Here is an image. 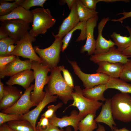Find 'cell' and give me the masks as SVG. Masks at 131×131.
Here are the masks:
<instances>
[{
  "instance_id": "obj_13",
  "label": "cell",
  "mask_w": 131,
  "mask_h": 131,
  "mask_svg": "<svg viewBox=\"0 0 131 131\" xmlns=\"http://www.w3.org/2000/svg\"><path fill=\"white\" fill-rule=\"evenodd\" d=\"M131 57L124 55L122 52L118 50L115 46L106 52L91 56L90 59L95 63L100 61H106L112 63H120L124 64L130 60L128 58Z\"/></svg>"
},
{
  "instance_id": "obj_36",
  "label": "cell",
  "mask_w": 131,
  "mask_h": 131,
  "mask_svg": "<svg viewBox=\"0 0 131 131\" xmlns=\"http://www.w3.org/2000/svg\"><path fill=\"white\" fill-rule=\"evenodd\" d=\"M64 75V78L66 83L71 88L74 89V86L71 76L68 70L65 69L63 66H59Z\"/></svg>"
},
{
  "instance_id": "obj_5",
  "label": "cell",
  "mask_w": 131,
  "mask_h": 131,
  "mask_svg": "<svg viewBox=\"0 0 131 131\" xmlns=\"http://www.w3.org/2000/svg\"><path fill=\"white\" fill-rule=\"evenodd\" d=\"M74 89L71 94L73 103L67 107L64 111L70 106H75L79 110V116L82 119L88 114H96L97 111L103 105V103L90 100L84 97L82 90L79 85L75 86Z\"/></svg>"
},
{
  "instance_id": "obj_48",
  "label": "cell",
  "mask_w": 131,
  "mask_h": 131,
  "mask_svg": "<svg viewBox=\"0 0 131 131\" xmlns=\"http://www.w3.org/2000/svg\"><path fill=\"white\" fill-rule=\"evenodd\" d=\"M8 37L3 32L0 30V39L6 38Z\"/></svg>"
},
{
  "instance_id": "obj_9",
  "label": "cell",
  "mask_w": 131,
  "mask_h": 131,
  "mask_svg": "<svg viewBox=\"0 0 131 131\" xmlns=\"http://www.w3.org/2000/svg\"><path fill=\"white\" fill-rule=\"evenodd\" d=\"M74 72L83 82L85 88H90L100 84H106L110 77L106 74L97 73L88 74L83 72L76 62L68 60Z\"/></svg>"
},
{
  "instance_id": "obj_50",
  "label": "cell",
  "mask_w": 131,
  "mask_h": 131,
  "mask_svg": "<svg viewBox=\"0 0 131 131\" xmlns=\"http://www.w3.org/2000/svg\"><path fill=\"white\" fill-rule=\"evenodd\" d=\"M13 1L14 0H0V3H1L4 2H8V1Z\"/></svg>"
},
{
  "instance_id": "obj_20",
  "label": "cell",
  "mask_w": 131,
  "mask_h": 131,
  "mask_svg": "<svg viewBox=\"0 0 131 131\" xmlns=\"http://www.w3.org/2000/svg\"><path fill=\"white\" fill-rule=\"evenodd\" d=\"M114 120L111 108V99L107 98L102 106L100 114L94 120L97 123H102L107 125L113 131L116 129L113 126H116Z\"/></svg>"
},
{
  "instance_id": "obj_41",
  "label": "cell",
  "mask_w": 131,
  "mask_h": 131,
  "mask_svg": "<svg viewBox=\"0 0 131 131\" xmlns=\"http://www.w3.org/2000/svg\"><path fill=\"white\" fill-rule=\"evenodd\" d=\"M36 131H65L62 129H60L58 127L50 124L45 129L41 128L36 129Z\"/></svg>"
},
{
  "instance_id": "obj_7",
  "label": "cell",
  "mask_w": 131,
  "mask_h": 131,
  "mask_svg": "<svg viewBox=\"0 0 131 131\" xmlns=\"http://www.w3.org/2000/svg\"><path fill=\"white\" fill-rule=\"evenodd\" d=\"M0 25V30L13 39L16 42L20 40L28 32V30L31 29L30 23L19 19L1 21Z\"/></svg>"
},
{
  "instance_id": "obj_44",
  "label": "cell",
  "mask_w": 131,
  "mask_h": 131,
  "mask_svg": "<svg viewBox=\"0 0 131 131\" xmlns=\"http://www.w3.org/2000/svg\"><path fill=\"white\" fill-rule=\"evenodd\" d=\"M122 52L125 56L131 57V45L123 51Z\"/></svg>"
},
{
  "instance_id": "obj_19",
  "label": "cell",
  "mask_w": 131,
  "mask_h": 131,
  "mask_svg": "<svg viewBox=\"0 0 131 131\" xmlns=\"http://www.w3.org/2000/svg\"><path fill=\"white\" fill-rule=\"evenodd\" d=\"M35 78L33 71L31 69L23 71L10 76L6 82L8 86L17 84L22 86L25 90L31 85Z\"/></svg>"
},
{
  "instance_id": "obj_43",
  "label": "cell",
  "mask_w": 131,
  "mask_h": 131,
  "mask_svg": "<svg viewBox=\"0 0 131 131\" xmlns=\"http://www.w3.org/2000/svg\"><path fill=\"white\" fill-rule=\"evenodd\" d=\"M0 131H14L7 125L6 123L0 125Z\"/></svg>"
},
{
  "instance_id": "obj_10",
  "label": "cell",
  "mask_w": 131,
  "mask_h": 131,
  "mask_svg": "<svg viewBox=\"0 0 131 131\" xmlns=\"http://www.w3.org/2000/svg\"><path fill=\"white\" fill-rule=\"evenodd\" d=\"M34 87V84L25 90L22 95L14 104L2 110V113L11 114L24 115L28 113L32 107L35 106L31 101L30 95Z\"/></svg>"
},
{
  "instance_id": "obj_8",
  "label": "cell",
  "mask_w": 131,
  "mask_h": 131,
  "mask_svg": "<svg viewBox=\"0 0 131 131\" xmlns=\"http://www.w3.org/2000/svg\"><path fill=\"white\" fill-rule=\"evenodd\" d=\"M36 40L35 38L32 36L28 32L20 40L15 43L16 47L9 56H21L28 58L32 61H36L42 64L41 58L36 54L32 45V42Z\"/></svg>"
},
{
  "instance_id": "obj_12",
  "label": "cell",
  "mask_w": 131,
  "mask_h": 131,
  "mask_svg": "<svg viewBox=\"0 0 131 131\" xmlns=\"http://www.w3.org/2000/svg\"><path fill=\"white\" fill-rule=\"evenodd\" d=\"M80 21L75 0L69 14L63 20L59 27L57 34L55 35L52 32V34L54 38L62 39L63 37L79 23Z\"/></svg>"
},
{
  "instance_id": "obj_49",
  "label": "cell",
  "mask_w": 131,
  "mask_h": 131,
  "mask_svg": "<svg viewBox=\"0 0 131 131\" xmlns=\"http://www.w3.org/2000/svg\"><path fill=\"white\" fill-rule=\"evenodd\" d=\"M113 131H131L129 130L126 128H123L120 129H115Z\"/></svg>"
},
{
  "instance_id": "obj_26",
  "label": "cell",
  "mask_w": 131,
  "mask_h": 131,
  "mask_svg": "<svg viewBox=\"0 0 131 131\" xmlns=\"http://www.w3.org/2000/svg\"><path fill=\"white\" fill-rule=\"evenodd\" d=\"M106 84L107 89H115L122 93L131 94V84L120 79L110 77Z\"/></svg>"
},
{
  "instance_id": "obj_16",
  "label": "cell",
  "mask_w": 131,
  "mask_h": 131,
  "mask_svg": "<svg viewBox=\"0 0 131 131\" xmlns=\"http://www.w3.org/2000/svg\"><path fill=\"white\" fill-rule=\"evenodd\" d=\"M50 124L59 127L61 129L64 127L71 126L74 131H78V125L82 119L78 115V113L75 110H72L69 116H65L61 118L57 117L56 113L53 116L49 119Z\"/></svg>"
},
{
  "instance_id": "obj_35",
  "label": "cell",
  "mask_w": 131,
  "mask_h": 131,
  "mask_svg": "<svg viewBox=\"0 0 131 131\" xmlns=\"http://www.w3.org/2000/svg\"><path fill=\"white\" fill-rule=\"evenodd\" d=\"M63 105V103L60 102L56 105H53L48 106V109L41 115V116H44L48 119L51 118L56 111L61 107Z\"/></svg>"
},
{
  "instance_id": "obj_1",
  "label": "cell",
  "mask_w": 131,
  "mask_h": 131,
  "mask_svg": "<svg viewBox=\"0 0 131 131\" xmlns=\"http://www.w3.org/2000/svg\"><path fill=\"white\" fill-rule=\"evenodd\" d=\"M61 71L58 66L51 69L47 86L50 94L58 96L63 103L66 104L69 101L73 100L71 94L74 90L66 83Z\"/></svg>"
},
{
  "instance_id": "obj_6",
  "label": "cell",
  "mask_w": 131,
  "mask_h": 131,
  "mask_svg": "<svg viewBox=\"0 0 131 131\" xmlns=\"http://www.w3.org/2000/svg\"><path fill=\"white\" fill-rule=\"evenodd\" d=\"M53 43L49 47L43 49L36 46L33 47L42 61V64L47 66L51 69L57 67L60 59V53L62 51V39L55 38Z\"/></svg>"
},
{
  "instance_id": "obj_21",
  "label": "cell",
  "mask_w": 131,
  "mask_h": 131,
  "mask_svg": "<svg viewBox=\"0 0 131 131\" xmlns=\"http://www.w3.org/2000/svg\"><path fill=\"white\" fill-rule=\"evenodd\" d=\"M98 67L97 73L105 74L110 77L118 78L122 69L123 64L120 63H112L106 61L97 63Z\"/></svg>"
},
{
  "instance_id": "obj_46",
  "label": "cell",
  "mask_w": 131,
  "mask_h": 131,
  "mask_svg": "<svg viewBox=\"0 0 131 131\" xmlns=\"http://www.w3.org/2000/svg\"><path fill=\"white\" fill-rule=\"evenodd\" d=\"M4 85L0 80V101L2 99L4 93Z\"/></svg>"
},
{
  "instance_id": "obj_23",
  "label": "cell",
  "mask_w": 131,
  "mask_h": 131,
  "mask_svg": "<svg viewBox=\"0 0 131 131\" xmlns=\"http://www.w3.org/2000/svg\"><path fill=\"white\" fill-rule=\"evenodd\" d=\"M107 89L106 84H101L90 88H85L82 90V93L83 96L89 99L104 101L106 99L104 97V93Z\"/></svg>"
},
{
  "instance_id": "obj_24",
  "label": "cell",
  "mask_w": 131,
  "mask_h": 131,
  "mask_svg": "<svg viewBox=\"0 0 131 131\" xmlns=\"http://www.w3.org/2000/svg\"><path fill=\"white\" fill-rule=\"evenodd\" d=\"M87 22H81L74 28L70 31L62 39V51L63 52L67 48L74 32L77 29L81 30V33L75 41H83L86 39V28Z\"/></svg>"
},
{
  "instance_id": "obj_32",
  "label": "cell",
  "mask_w": 131,
  "mask_h": 131,
  "mask_svg": "<svg viewBox=\"0 0 131 131\" xmlns=\"http://www.w3.org/2000/svg\"><path fill=\"white\" fill-rule=\"evenodd\" d=\"M15 41L8 37L0 39V56H7L6 52L8 47L10 45L15 44Z\"/></svg>"
},
{
  "instance_id": "obj_47",
  "label": "cell",
  "mask_w": 131,
  "mask_h": 131,
  "mask_svg": "<svg viewBox=\"0 0 131 131\" xmlns=\"http://www.w3.org/2000/svg\"><path fill=\"white\" fill-rule=\"evenodd\" d=\"M98 128L96 131H106L105 129L104 126L102 125L98 124Z\"/></svg>"
},
{
  "instance_id": "obj_29",
  "label": "cell",
  "mask_w": 131,
  "mask_h": 131,
  "mask_svg": "<svg viewBox=\"0 0 131 131\" xmlns=\"http://www.w3.org/2000/svg\"><path fill=\"white\" fill-rule=\"evenodd\" d=\"M96 114H90L80 121L78 125V130L80 131H93L97 128V123L94 118Z\"/></svg>"
},
{
  "instance_id": "obj_27",
  "label": "cell",
  "mask_w": 131,
  "mask_h": 131,
  "mask_svg": "<svg viewBox=\"0 0 131 131\" xmlns=\"http://www.w3.org/2000/svg\"><path fill=\"white\" fill-rule=\"evenodd\" d=\"M75 2L77 12L80 22H87L90 19L98 15V12L86 8L80 0H75Z\"/></svg>"
},
{
  "instance_id": "obj_37",
  "label": "cell",
  "mask_w": 131,
  "mask_h": 131,
  "mask_svg": "<svg viewBox=\"0 0 131 131\" xmlns=\"http://www.w3.org/2000/svg\"><path fill=\"white\" fill-rule=\"evenodd\" d=\"M16 56L11 55L7 56H0V71L3 70L8 64L16 58Z\"/></svg>"
},
{
  "instance_id": "obj_11",
  "label": "cell",
  "mask_w": 131,
  "mask_h": 131,
  "mask_svg": "<svg viewBox=\"0 0 131 131\" xmlns=\"http://www.w3.org/2000/svg\"><path fill=\"white\" fill-rule=\"evenodd\" d=\"M45 94L42 100L33 110L23 115L21 119L29 122L36 130V121L40 113L45 107L51 102L56 101L58 97L57 95H53L49 93L47 86L45 89Z\"/></svg>"
},
{
  "instance_id": "obj_2",
  "label": "cell",
  "mask_w": 131,
  "mask_h": 131,
  "mask_svg": "<svg viewBox=\"0 0 131 131\" xmlns=\"http://www.w3.org/2000/svg\"><path fill=\"white\" fill-rule=\"evenodd\" d=\"M32 69L33 70L35 82L30 98L32 101L36 106L45 96V92L43 91V89L49 82V76L48 74L51 72V69L48 66L43 65L36 61L32 62Z\"/></svg>"
},
{
  "instance_id": "obj_4",
  "label": "cell",
  "mask_w": 131,
  "mask_h": 131,
  "mask_svg": "<svg viewBox=\"0 0 131 131\" xmlns=\"http://www.w3.org/2000/svg\"><path fill=\"white\" fill-rule=\"evenodd\" d=\"M31 11L33 19L32 28L29 33L33 37L45 33L47 30L53 26L56 23V20L52 15L48 9L37 8Z\"/></svg>"
},
{
  "instance_id": "obj_25",
  "label": "cell",
  "mask_w": 131,
  "mask_h": 131,
  "mask_svg": "<svg viewBox=\"0 0 131 131\" xmlns=\"http://www.w3.org/2000/svg\"><path fill=\"white\" fill-rule=\"evenodd\" d=\"M126 27L129 34V37L121 36L115 32H113L110 35L115 45L117 47V49L122 52L131 45V28L128 25Z\"/></svg>"
},
{
  "instance_id": "obj_30",
  "label": "cell",
  "mask_w": 131,
  "mask_h": 131,
  "mask_svg": "<svg viewBox=\"0 0 131 131\" xmlns=\"http://www.w3.org/2000/svg\"><path fill=\"white\" fill-rule=\"evenodd\" d=\"M25 0H15L13 2H5L0 3V16L8 14L15 8L20 6Z\"/></svg>"
},
{
  "instance_id": "obj_22",
  "label": "cell",
  "mask_w": 131,
  "mask_h": 131,
  "mask_svg": "<svg viewBox=\"0 0 131 131\" xmlns=\"http://www.w3.org/2000/svg\"><path fill=\"white\" fill-rule=\"evenodd\" d=\"M33 14L31 11L27 10L21 6L15 8L9 13L0 16L1 21L11 19H19L30 23H33Z\"/></svg>"
},
{
  "instance_id": "obj_14",
  "label": "cell",
  "mask_w": 131,
  "mask_h": 131,
  "mask_svg": "<svg viewBox=\"0 0 131 131\" xmlns=\"http://www.w3.org/2000/svg\"><path fill=\"white\" fill-rule=\"evenodd\" d=\"M98 17V15L92 18L87 22L86 28V40L85 44L82 46L80 52L83 53L87 52L90 56L94 53L96 47V40L93 34L94 29L96 26Z\"/></svg>"
},
{
  "instance_id": "obj_40",
  "label": "cell",
  "mask_w": 131,
  "mask_h": 131,
  "mask_svg": "<svg viewBox=\"0 0 131 131\" xmlns=\"http://www.w3.org/2000/svg\"><path fill=\"white\" fill-rule=\"evenodd\" d=\"M123 15V16L117 19H113L111 20V21L114 22H119L121 23L125 19L129 17H131V11L129 12H125L124 10H123V12L119 13L117 15Z\"/></svg>"
},
{
  "instance_id": "obj_34",
  "label": "cell",
  "mask_w": 131,
  "mask_h": 131,
  "mask_svg": "<svg viewBox=\"0 0 131 131\" xmlns=\"http://www.w3.org/2000/svg\"><path fill=\"white\" fill-rule=\"evenodd\" d=\"M46 1V0H25L20 6L27 10H29L31 7L36 6H39L44 8L43 4Z\"/></svg>"
},
{
  "instance_id": "obj_18",
  "label": "cell",
  "mask_w": 131,
  "mask_h": 131,
  "mask_svg": "<svg viewBox=\"0 0 131 131\" xmlns=\"http://www.w3.org/2000/svg\"><path fill=\"white\" fill-rule=\"evenodd\" d=\"M4 93L0 101V109L2 110L15 103L23 95L22 91L16 87L4 85Z\"/></svg>"
},
{
  "instance_id": "obj_33",
  "label": "cell",
  "mask_w": 131,
  "mask_h": 131,
  "mask_svg": "<svg viewBox=\"0 0 131 131\" xmlns=\"http://www.w3.org/2000/svg\"><path fill=\"white\" fill-rule=\"evenodd\" d=\"M23 115L7 114L0 113V125L8 122L21 119Z\"/></svg>"
},
{
  "instance_id": "obj_17",
  "label": "cell",
  "mask_w": 131,
  "mask_h": 131,
  "mask_svg": "<svg viewBox=\"0 0 131 131\" xmlns=\"http://www.w3.org/2000/svg\"><path fill=\"white\" fill-rule=\"evenodd\" d=\"M109 17L102 19L98 26V36L96 40L95 50L94 54H99L108 51L112 47L115 45L114 42L109 38L106 39L102 35V32L107 22L109 20Z\"/></svg>"
},
{
  "instance_id": "obj_39",
  "label": "cell",
  "mask_w": 131,
  "mask_h": 131,
  "mask_svg": "<svg viewBox=\"0 0 131 131\" xmlns=\"http://www.w3.org/2000/svg\"><path fill=\"white\" fill-rule=\"evenodd\" d=\"M36 129H46L49 124L50 123L48 118L44 116H41L40 121L37 123Z\"/></svg>"
},
{
  "instance_id": "obj_42",
  "label": "cell",
  "mask_w": 131,
  "mask_h": 131,
  "mask_svg": "<svg viewBox=\"0 0 131 131\" xmlns=\"http://www.w3.org/2000/svg\"><path fill=\"white\" fill-rule=\"evenodd\" d=\"M75 0H63L60 1L59 4H63L65 3L67 4L70 9H71L73 4L75 1Z\"/></svg>"
},
{
  "instance_id": "obj_51",
  "label": "cell",
  "mask_w": 131,
  "mask_h": 131,
  "mask_svg": "<svg viewBox=\"0 0 131 131\" xmlns=\"http://www.w3.org/2000/svg\"><path fill=\"white\" fill-rule=\"evenodd\" d=\"M65 131H72L71 128L70 127H68L66 128Z\"/></svg>"
},
{
  "instance_id": "obj_28",
  "label": "cell",
  "mask_w": 131,
  "mask_h": 131,
  "mask_svg": "<svg viewBox=\"0 0 131 131\" xmlns=\"http://www.w3.org/2000/svg\"><path fill=\"white\" fill-rule=\"evenodd\" d=\"M6 123L14 131H36L31 123L25 119L9 121Z\"/></svg>"
},
{
  "instance_id": "obj_45",
  "label": "cell",
  "mask_w": 131,
  "mask_h": 131,
  "mask_svg": "<svg viewBox=\"0 0 131 131\" xmlns=\"http://www.w3.org/2000/svg\"><path fill=\"white\" fill-rule=\"evenodd\" d=\"M16 46L13 44L10 45L8 47L6 52L7 56H9L10 54L14 51L16 47Z\"/></svg>"
},
{
  "instance_id": "obj_38",
  "label": "cell",
  "mask_w": 131,
  "mask_h": 131,
  "mask_svg": "<svg viewBox=\"0 0 131 131\" xmlns=\"http://www.w3.org/2000/svg\"><path fill=\"white\" fill-rule=\"evenodd\" d=\"M84 5L88 8L96 10L97 3L99 2H104V0H80Z\"/></svg>"
},
{
  "instance_id": "obj_3",
  "label": "cell",
  "mask_w": 131,
  "mask_h": 131,
  "mask_svg": "<svg viewBox=\"0 0 131 131\" xmlns=\"http://www.w3.org/2000/svg\"><path fill=\"white\" fill-rule=\"evenodd\" d=\"M111 99L113 117L116 120L125 123L131 121V96L128 93H117Z\"/></svg>"
},
{
  "instance_id": "obj_15",
  "label": "cell",
  "mask_w": 131,
  "mask_h": 131,
  "mask_svg": "<svg viewBox=\"0 0 131 131\" xmlns=\"http://www.w3.org/2000/svg\"><path fill=\"white\" fill-rule=\"evenodd\" d=\"M32 62L29 59L22 60L19 56H16L14 60L0 71V78H3L6 76H11L25 70L31 69Z\"/></svg>"
},
{
  "instance_id": "obj_31",
  "label": "cell",
  "mask_w": 131,
  "mask_h": 131,
  "mask_svg": "<svg viewBox=\"0 0 131 131\" xmlns=\"http://www.w3.org/2000/svg\"><path fill=\"white\" fill-rule=\"evenodd\" d=\"M125 82H131V59L123 64L119 77Z\"/></svg>"
}]
</instances>
